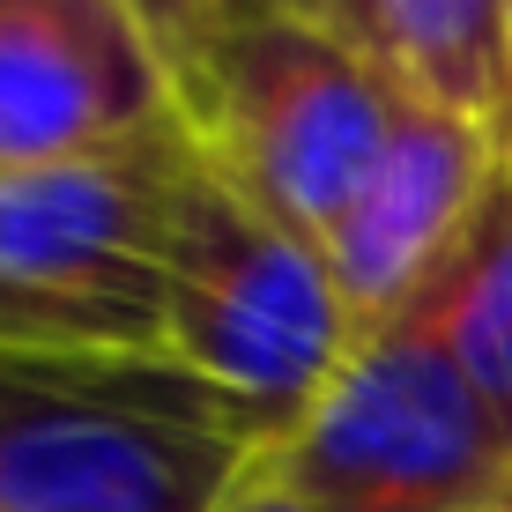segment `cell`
I'll use <instances>...</instances> for the list:
<instances>
[{"mask_svg":"<svg viewBox=\"0 0 512 512\" xmlns=\"http://www.w3.org/2000/svg\"><path fill=\"white\" fill-rule=\"evenodd\" d=\"M268 446L171 357L0 349V512H216Z\"/></svg>","mask_w":512,"mask_h":512,"instance_id":"cell-1","label":"cell"},{"mask_svg":"<svg viewBox=\"0 0 512 512\" xmlns=\"http://www.w3.org/2000/svg\"><path fill=\"white\" fill-rule=\"evenodd\" d=\"M193 134L164 127L0 179V349L171 357V223Z\"/></svg>","mask_w":512,"mask_h":512,"instance_id":"cell-2","label":"cell"},{"mask_svg":"<svg viewBox=\"0 0 512 512\" xmlns=\"http://www.w3.org/2000/svg\"><path fill=\"white\" fill-rule=\"evenodd\" d=\"M171 97L201 164L305 245L349 208L409 104L334 23L282 8L238 15Z\"/></svg>","mask_w":512,"mask_h":512,"instance_id":"cell-3","label":"cell"},{"mask_svg":"<svg viewBox=\"0 0 512 512\" xmlns=\"http://www.w3.org/2000/svg\"><path fill=\"white\" fill-rule=\"evenodd\" d=\"M268 461L320 512H483L512 498V453L446 349L431 290L386 327H364Z\"/></svg>","mask_w":512,"mask_h":512,"instance_id":"cell-4","label":"cell"},{"mask_svg":"<svg viewBox=\"0 0 512 512\" xmlns=\"http://www.w3.org/2000/svg\"><path fill=\"white\" fill-rule=\"evenodd\" d=\"M364 342L357 312L297 231L260 216L193 149L171 223V364L231 394L268 438H282Z\"/></svg>","mask_w":512,"mask_h":512,"instance_id":"cell-5","label":"cell"},{"mask_svg":"<svg viewBox=\"0 0 512 512\" xmlns=\"http://www.w3.org/2000/svg\"><path fill=\"white\" fill-rule=\"evenodd\" d=\"M498 171H505L498 127L416 97L401 104L394 141L312 245L342 305L357 312V327H386L446 275V260L468 245L475 216L498 193Z\"/></svg>","mask_w":512,"mask_h":512,"instance_id":"cell-6","label":"cell"},{"mask_svg":"<svg viewBox=\"0 0 512 512\" xmlns=\"http://www.w3.org/2000/svg\"><path fill=\"white\" fill-rule=\"evenodd\" d=\"M171 112V75L119 0L0 8V179L134 141Z\"/></svg>","mask_w":512,"mask_h":512,"instance_id":"cell-7","label":"cell"},{"mask_svg":"<svg viewBox=\"0 0 512 512\" xmlns=\"http://www.w3.org/2000/svg\"><path fill=\"white\" fill-rule=\"evenodd\" d=\"M334 30L401 97L498 127L505 0H334Z\"/></svg>","mask_w":512,"mask_h":512,"instance_id":"cell-8","label":"cell"},{"mask_svg":"<svg viewBox=\"0 0 512 512\" xmlns=\"http://www.w3.org/2000/svg\"><path fill=\"white\" fill-rule=\"evenodd\" d=\"M431 305H438V327H446V349L461 357L475 401L490 409L512 453V164L498 171V193L475 216L468 245L431 282Z\"/></svg>","mask_w":512,"mask_h":512,"instance_id":"cell-9","label":"cell"},{"mask_svg":"<svg viewBox=\"0 0 512 512\" xmlns=\"http://www.w3.org/2000/svg\"><path fill=\"white\" fill-rule=\"evenodd\" d=\"M119 8L141 23V38L156 45V60H164V75L179 82L193 60H201L208 45L223 38V30L238 23V15H253L260 0H119Z\"/></svg>","mask_w":512,"mask_h":512,"instance_id":"cell-10","label":"cell"},{"mask_svg":"<svg viewBox=\"0 0 512 512\" xmlns=\"http://www.w3.org/2000/svg\"><path fill=\"white\" fill-rule=\"evenodd\" d=\"M216 512H320V505H312L305 490H290V483L275 475V461L260 453V461H253V468H245L238 483H231V498H223Z\"/></svg>","mask_w":512,"mask_h":512,"instance_id":"cell-11","label":"cell"},{"mask_svg":"<svg viewBox=\"0 0 512 512\" xmlns=\"http://www.w3.org/2000/svg\"><path fill=\"white\" fill-rule=\"evenodd\" d=\"M498 141H505V164H512V0H505V104H498Z\"/></svg>","mask_w":512,"mask_h":512,"instance_id":"cell-12","label":"cell"},{"mask_svg":"<svg viewBox=\"0 0 512 512\" xmlns=\"http://www.w3.org/2000/svg\"><path fill=\"white\" fill-rule=\"evenodd\" d=\"M260 8H282V15H312V23H334V0H260Z\"/></svg>","mask_w":512,"mask_h":512,"instance_id":"cell-13","label":"cell"},{"mask_svg":"<svg viewBox=\"0 0 512 512\" xmlns=\"http://www.w3.org/2000/svg\"><path fill=\"white\" fill-rule=\"evenodd\" d=\"M483 512H512V498H498V505H483Z\"/></svg>","mask_w":512,"mask_h":512,"instance_id":"cell-14","label":"cell"},{"mask_svg":"<svg viewBox=\"0 0 512 512\" xmlns=\"http://www.w3.org/2000/svg\"><path fill=\"white\" fill-rule=\"evenodd\" d=\"M0 8H8V0H0Z\"/></svg>","mask_w":512,"mask_h":512,"instance_id":"cell-15","label":"cell"}]
</instances>
